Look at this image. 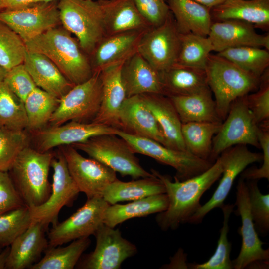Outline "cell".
Wrapping results in <instances>:
<instances>
[{"label": "cell", "mask_w": 269, "mask_h": 269, "mask_svg": "<svg viewBox=\"0 0 269 269\" xmlns=\"http://www.w3.org/2000/svg\"><path fill=\"white\" fill-rule=\"evenodd\" d=\"M101 71H95L85 82L74 85L61 99L50 119V126H59L69 121L92 122L101 101Z\"/></svg>", "instance_id": "cell-9"}, {"label": "cell", "mask_w": 269, "mask_h": 269, "mask_svg": "<svg viewBox=\"0 0 269 269\" xmlns=\"http://www.w3.org/2000/svg\"><path fill=\"white\" fill-rule=\"evenodd\" d=\"M0 21L12 29L24 42L61 23L57 5L53 2L0 11Z\"/></svg>", "instance_id": "cell-17"}, {"label": "cell", "mask_w": 269, "mask_h": 269, "mask_svg": "<svg viewBox=\"0 0 269 269\" xmlns=\"http://www.w3.org/2000/svg\"><path fill=\"white\" fill-rule=\"evenodd\" d=\"M109 205L102 197L87 199L84 205L68 218L53 224L48 233L49 246L61 245L94 235L103 223Z\"/></svg>", "instance_id": "cell-14"}, {"label": "cell", "mask_w": 269, "mask_h": 269, "mask_svg": "<svg viewBox=\"0 0 269 269\" xmlns=\"http://www.w3.org/2000/svg\"><path fill=\"white\" fill-rule=\"evenodd\" d=\"M235 205L224 204L221 209L223 214V225L220 230V236L217 245L213 255L206 262L201 263L189 264L191 269H233V264L230 259L232 244L229 242V221L233 211Z\"/></svg>", "instance_id": "cell-39"}, {"label": "cell", "mask_w": 269, "mask_h": 269, "mask_svg": "<svg viewBox=\"0 0 269 269\" xmlns=\"http://www.w3.org/2000/svg\"><path fill=\"white\" fill-rule=\"evenodd\" d=\"M57 7L63 27L76 36L82 48L90 57L106 36L98 0H60Z\"/></svg>", "instance_id": "cell-5"}, {"label": "cell", "mask_w": 269, "mask_h": 269, "mask_svg": "<svg viewBox=\"0 0 269 269\" xmlns=\"http://www.w3.org/2000/svg\"><path fill=\"white\" fill-rule=\"evenodd\" d=\"M121 78L127 98L144 94L164 95L160 73L137 52L124 62Z\"/></svg>", "instance_id": "cell-23"}, {"label": "cell", "mask_w": 269, "mask_h": 269, "mask_svg": "<svg viewBox=\"0 0 269 269\" xmlns=\"http://www.w3.org/2000/svg\"><path fill=\"white\" fill-rule=\"evenodd\" d=\"M222 123L194 122L182 124L181 132L186 150L199 158L209 160L213 137L220 129Z\"/></svg>", "instance_id": "cell-34"}, {"label": "cell", "mask_w": 269, "mask_h": 269, "mask_svg": "<svg viewBox=\"0 0 269 269\" xmlns=\"http://www.w3.org/2000/svg\"><path fill=\"white\" fill-rule=\"evenodd\" d=\"M269 267V260L256 261L247 266L245 269H267Z\"/></svg>", "instance_id": "cell-51"}, {"label": "cell", "mask_w": 269, "mask_h": 269, "mask_svg": "<svg viewBox=\"0 0 269 269\" xmlns=\"http://www.w3.org/2000/svg\"><path fill=\"white\" fill-rule=\"evenodd\" d=\"M141 95L162 131L165 146L187 151L182 135V123L170 99L162 94Z\"/></svg>", "instance_id": "cell-27"}, {"label": "cell", "mask_w": 269, "mask_h": 269, "mask_svg": "<svg viewBox=\"0 0 269 269\" xmlns=\"http://www.w3.org/2000/svg\"><path fill=\"white\" fill-rule=\"evenodd\" d=\"M245 96L231 104L224 122L214 137L209 160H216L222 152L238 145H250L260 148L258 125L247 105Z\"/></svg>", "instance_id": "cell-10"}, {"label": "cell", "mask_w": 269, "mask_h": 269, "mask_svg": "<svg viewBox=\"0 0 269 269\" xmlns=\"http://www.w3.org/2000/svg\"><path fill=\"white\" fill-rule=\"evenodd\" d=\"M93 251L82 257L76 267L82 269H118L127 258L137 253L135 245L123 238L118 229L103 223L94 234Z\"/></svg>", "instance_id": "cell-13"}, {"label": "cell", "mask_w": 269, "mask_h": 269, "mask_svg": "<svg viewBox=\"0 0 269 269\" xmlns=\"http://www.w3.org/2000/svg\"><path fill=\"white\" fill-rule=\"evenodd\" d=\"M71 145L122 176H129L136 179L153 176L141 166L128 143L116 134L98 135Z\"/></svg>", "instance_id": "cell-7"}, {"label": "cell", "mask_w": 269, "mask_h": 269, "mask_svg": "<svg viewBox=\"0 0 269 269\" xmlns=\"http://www.w3.org/2000/svg\"><path fill=\"white\" fill-rule=\"evenodd\" d=\"M182 124L194 122H222L209 87L191 95L168 97Z\"/></svg>", "instance_id": "cell-30"}, {"label": "cell", "mask_w": 269, "mask_h": 269, "mask_svg": "<svg viewBox=\"0 0 269 269\" xmlns=\"http://www.w3.org/2000/svg\"><path fill=\"white\" fill-rule=\"evenodd\" d=\"M213 51L241 46L263 47L269 50V34L261 35L251 24L238 20L217 21L212 23L208 35Z\"/></svg>", "instance_id": "cell-19"}, {"label": "cell", "mask_w": 269, "mask_h": 269, "mask_svg": "<svg viewBox=\"0 0 269 269\" xmlns=\"http://www.w3.org/2000/svg\"><path fill=\"white\" fill-rule=\"evenodd\" d=\"M53 170L50 195L42 204L30 209L33 222H38L47 229L50 223L57 222L64 206H70L80 191L71 177L65 159L58 149L52 160Z\"/></svg>", "instance_id": "cell-11"}, {"label": "cell", "mask_w": 269, "mask_h": 269, "mask_svg": "<svg viewBox=\"0 0 269 269\" xmlns=\"http://www.w3.org/2000/svg\"><path fill=\"white\" fill-rule=\"evenodd\" d=\"M217 54L244 70L260 78L269 66L268 50L255 46H241L226 49Z\"/></svg>", "instance_id": "cell-38"}, {"label": "cell", "mask_w": 269, "mask_h": 269, "mask_svg": "<svg viewBox=\"0 0 269 269\" xmlns=\"http://www.w3.org/2000/svg\"><path fill=\"white\" fill-rule=\"evenodd\" d=\"M205 71L208 85L214 95L217 113L222 121L233 102L256 90L260 82V77L217 54L209 55Z\"/></svg>", "instance_id": "cell-4"}, {"label": "cell", "mask_w": 269, "mask_h": 269, "mask_svg": "<svg viewBox=\"0 0 269 269\" xmlns=\"http://www.w3.org/2000/svg\"><path fill=\"white\" fill-rule=\"evenodd\" d=\"M180 34L207 37L213 23L211 9L193 0H166Z\"/></svg>", "instance_id": "cell-29"}, {"label": "cell", "mask_w": 269, "mask_h": 269, "mask_svg": "<svg viewBox=\"0 0 269 269\" xmlns=\"http://www.w3.org/2000/svg\"><path fill=\"white\" fill-rule=\"evenodd\" d=\"M148 29L130 30L105 36L90 56L93 72L124 62L135 53L141 37Z\"/></svg>", "instance_id": "cell-21"}, {"label": "cell", "mask_w": 269, "mask_h": 269, "mask_svg": "<svg viewBox=\"0 0 269 269\" xmlns=\"http://www.w3.org/2000/svg\"><path fill=\"white\" fill-rule=\"evenodd\" d=\"M1 0H0V2Z\"/></svg>", "instance_id": "cell-55"}, {"label": "cell", "mask_w": 269, "mask_h": 269, "mask_svg": "<svg viewBox=\"0 0 269 269\" xmlns=\"http://www.w3.org/2000/svg\"><path fill=\"white\" fill-rule=\"evenodd\" d=\"M56 0H35L34 4L41 3H49V2H54Z\"/></svg>", "instance_id": "cell-54"}, {"label": "cell", "mask_w": 269, "mask_h": 269, "mask_svg": "<svg viewBox=\"0 0 269 269\" xmlns=\"http://www.w3.org/2000/svg\"><path fill=\"white\" fill-rule=\"evenodd\" d=\"M166 1V0H165Z\"/></svg>", "instance_id": "cell-56"}, {"label": "cell", "mask_w": 269, "mask_h": 269, "mask_svg": "<svg viewBox=\"0 0 269 269\" xmlns=\"http://www.w3.org/2000/svg\"><path fill=\"white\" fill-rule=\"evenodd\" d=\"M115 134L124 139L134 153L149 156L173 167L176 171L175 177L180 181L203 173L213 163L188 151L169 148L152 139L132 135L119 129Z\"/></svg>", "instance_id": "cell-8"}, {"label": "cell", "mask_w": 269, "mask_h": 269, "mask_svg": "<svg viewBox=\"0 0 269 269\" xmlns=\"http://www.w3.org/2000/svg\"><path fill=\"white\" fill-rule=\"evenodd\" d=\"M259 89L255 93L245 95L248 107L257 124L269 121V76L267 69L260 77Z\"/></svg>", "instance_id": "cell-45"}, {"label": "cell", "mask_w": 269, "mask_h": 269, "mask_svg": "<svg viewBox=\"0 0 269 269\" xmlns=\"http://www.w3.org/2000/svg\"><path fill=\"white\" fill-rule=\"evenodd\" d=\"M137 9L151 27L162 24L171 11L165 0H133Z\"/></svg>", "instance_id": "cell-47"}, {"label": "cell", "mask_w": 269, "mask_h": 269, "mask_svg": "<svg viewBox=\"0 0 269 269\" xmlns=\"http://www.w3.org/2000/svg\"><path fill=\"white\" fill-rule=\"evenodd\" d=\"M46 230L40 223L32 222L10 245L5 269H30L38 262L49 246L45 234Z\"/></svg>", "instance_id": "cell-24"}, {"label": "cell", "mask_w": 269, "mask_h": 269, "mask_svg": "<svg viewBox=\"0 0 269 269\" xmlns=\"http://www.w3.org/2000/svg\"><path fill=\"white\" fill-rule=\"evenodd\" d=\"M90 243L87 237L73 240L63 247L48 246L44 256L30 269H72Z\"/></svg>", "instance_id": "cell-35"}, {"label": "cell", "mask_w": 269, "mask_h": 269, "mask_svg": "<svg viewBox=\"0 0 269 269\" xmlns=\"http://www.w3.org/2000/svg\"><path fill=\"white\" fill-rule=\"evenodd\" d=\"M168 206V199L166 193L148 196L125 204L110 205L105 211L103 223L115 228L130 219L164 211Z\"/></svg>", "instance_id": "cell-31"}, {"label": "cell", "mask_w": 269, "mask_h": 269, "mask_svg": "<svg viewBox=\"0 0 269 269\" xmlns=\"http://www.w3.org/2000/svg\"><path fill=\"white\" fill-rule=\"evenodd\" d=\"M118 129L93 122L69 121L29 132L35 149L45 152L55 147L84 142L98 135L115 134Z\"/></svg>", "instance_id": "cell-16"}, {"label": "cell", "mask_w": 269, "mask_h": 269, "mask_svg": "<svg viewBox=\"0 0 269 269\" xmlns=\"http://www.w3.org/2000/svg\"><path fill=\"white\" fill-rule=\"evenodd\" d=\"M30 143V135L26 130L0 126V170L8 171L19 153Z\"/></svg>", "instance_id": "cell-41"}, {"label": "cell", "mask_w": 269, "mask_h": 269, "mask_svg": "<svg viewBox=\"0 0 269 269\" xmlns=\"http://www.w3.org/2000/svg\"><path fill=\"white\" fill-rule=\"evenodd\" d=\"M165 193L164 184L153 174L151 177L129 182L117 179L106 187L102 198L110 205H112L119 202L134 201Z\"/></svg>", "instance_id": "cell-32"}, {"label": "cell", "mask_w": 269, "mask_h": 269, "mask_svg": "<svg viewBox=\"0 0 269 269\" xmlns=\"http://www.w3.org/2000/svg\"><path fill=\"white\" fill-rule=\"evenodd\" d=\"M32 222L30 209L26 206L0 215V248L9 246Z\"/></svg>", "instance_id": "cell-43"}, {"label": "cell", "mask_w": 269, "mask_h": 269, "mask_svg": "<svg viewBox=\"0 0 269 269\" xmlns=\"http://www.w3.org/2000/svg\"><path fill=\"white\" fill-rule=\"evenodd\" d=\"M60 99L38 87L24 102L27 118L26 130L31 132L46 127L56 110Z\"/></svg>", "instance_id": "cell-36"}, {"label": "cell", "mask_w": 269, "mask_h": 269, "mask_svg": "<svg viewBox=\"0 0 269 269\" xmlns=\"http://www.w3.org/2000/svg\"><path fill=\"white\" fill-rule=\"evenodd\" d=\"M124 62L101 71L102 97L99 109L92 122L120 129L119 114L126 94L121 78Z\"/></svg>", "instance_id": "cell-22"}, {"label": "cell", "mask_w": 269, "mask_h": 269, "mask_svg": "<svg viewBox=\"0 0 269 269\" xmlns=\"http://www.w3.org/2000/svg\"><path fill=\"white\" fill-rule=\"evenodd\" d=\"M160 75L167 97L191 95L209 87L204 69L175 65Z\"/></svg>", "instance_id": "cell-33"}, {"label": "cell", "mask_w": 269, "mask_h": 269, "mask_svg": "<svg viewBox=\"0 0 269 269\" xmlns=\"http://www.w3.org/2000/svg\"><path fill=\"white\" fill-rule=\"evenodd\" d=\"M223 166L219 156L212 165L203 173L190 178L180 181L175 177L170 178L151 169V173L164 184L168 199L166 210L156 217L161 230H175L189 219L200 208V199L203 194L221 176Z\"/></svg>", "instance_id": "cell-1"}, {"label": "cell", "mask_w": 269, "mask_h": 269, "mask_svg": "<svg viewBox=\"0 0 269 269\" xmlns=\"http://www.w3.org/2000/svg\"><path fill=\"white\" fill-rule=\"evenodd\" d=\"M23 206L8 172L0 170V215Z\"/></svg>", "instance_id": "cell-48"}, {"label": "cell", "mask_w": 269, "mask_h": 269, "mask_svg": "<svg viewBox=\"0 0 269 269\" xmlns=\"http://www.w3.org/2000/svg\"><path fill=\"white\" fill-rule=\"evenodd\" d=\"M23 64L37 87L59 99L74 86L42 54L27 51Z\"/></svg>", "instance_id": "cell-25"}, {"label": "cell", "mask_w": 269, "mask_h": 269, "mask_svg": "<svg viewBox=\"0 0 269 269\" xmlns=\"http://www.w3.org/2000/svg\"><path fill=\"white\" fill-rule=\"evenodd\" d=\"M211 14L216 21L238 20L268 30L269 0H227L211 9Z\"/></svg>", "instance_id": "cell-26"}, {"label": "cell", "mask_w": 269, "mask_h": 269, "mask_svg": "<svg viewBox=\"0 0 269 269\" xmlns=\"http://www.w3.org/2000/svg\"><path fill=\"white\" fill-rule=\"evenodd\" d=\"M3 82L23 103L28 95L37 87L23 63L7 71Z\"/></svg>", "instance_id": "cell-46"}, {"label": "cell", "mask_w": 269, "mask_h": 269, "mask_svg": "<svg viewBox=\"0 0 269 269\" xmlns=\"http://www.w3.org/2000/svg\"><path fill=\"white\" fill-rule=\"evenodd\" d=\"M0 126L20 130L27 127L24 103L3 81L0 83Z\"/></svg>", "instance_id": "cell-40"}, {"label": "cell", "mask_w": 269, "mask_h": 269, "mask_svg": "<svg viewBox=\"0 0 269 269\" xmlns=\"http://www.w3.org/2000/svg\"><path fill=\"white\" fill-rule=\"evenodd\" d=\"M258 180H247L250 209L255 228L262 236L269 232V194H262Z\"/></svg>", "instance_id": "cell-44"}, {"label": "cell", "mask_w": 269, "mask_h": 269, "mask_svg": "<svg viewBox=\"0 0 269 269\" xmlns=\"http://www.w3.org/2000/svg\"><path fill=\"white\" fill-rule=\"evenodd\" d=\"M194 1L210 9L215 6L222 4L227 0H193Z\"/></svg>", "instance_id": "cell-50"}, {"label": "cell", "mask_w": 269, "mask_h": 269, "mask_svg": "<svg viewBox=\"0 0 269 269\" xmlns=\"http://www.w3.org/2000/svg\"><path fill=\"white\" fill-rule=\"evenodd\" d=\"M7 71L0 66V83L3 81Z\"/></svg>", "instance_id": "cell-53"}, {"label": "cell", "mask_w": 269, "mask_h": 269, "mask_svg": "<svg viewBox=\"0 0 269 269\" xmlns=\"http://www.w3.org/2000/svg\"><path fill=\"white\" fill-rule=\"evenodd\" d=\"M24 43L27 51L46 56L74 85L85 82L93 74L90 56L64 27L52 28Z\"/></svg>", "instance_id": "cell-2"}, {"label": "cell", "mask_w": 269, "mask_h": 269, "mask_svg": "<svg viewBox=\"0 0 269 269\" xmlns=\"http://www.w3.org/2000/svg\"><path fill=\"white\" fill-rule=\"evenodd\" d=\"M54 154L29 145L19 153L8 171L26 206H38L48 199L51 189L48 175Z\"/></svg>", "instance_id": "cell-3"}, {"label": "cell", "mask_w": 269, "mask_h": 269, "mask_svg": "<svg viewBox=\"0 0 269 269\" xmlns=\"http://www.w3.org/2000/svg\"><path fill=\"white\" fill-rule=\"evenodd\" d=\"M104 17L106 35L151 28L133 0H98Z\"/></svg>", "instance_id": "cell-28"}, {"label": "cell", "mask_w": 269, "mask_h": 269, "mask_svg": "<svg viewBox=\"0 0 269 269\" xmlns=\"http://www.w3.org/2000/svg\"><path fill=\"white\" fill-rule=\"evenodd\" d=\"M120 130L154 140L165 146L162 131L142 95L126 98L119 114Z\"/></svg>", "instance_id": "cell-20"}, {"label": "cell", "mask_w": 269, "mask_h": 269, "mask_svg": "<svg viewBox=\"0 0 269 269\" xmlns=\"http://www.w3.org/2000/svg\"><path fill=\"white\" fill-rule=\"evenodd\" d=\"M27 49L21 38L0 21V66L6 71L23 64Z\"/></svg>", "instance_id": "cell-42"}, {"label": "cell", "mask_w": 269, "mask_h": 269, "mask_svg": "<svg viewBox=\"0 0 269 269\" xmlns=\"http://www.w3.org/2000/svg\"><path fill=\"white\" fill-rule=\"evenodd\" d=\"M262 151L263 153L253 152L250 151L246 145H238L222 152L219 157L222 163L223 172L219 184L211 198L201 205L187 223L200 224L211 210L221 208L224 204L235 179L250 164L262 162L259 171L263 174L269 173V149L264 148Z\"/></svg>", "instance_id": "cell-6"}, {"label": "cell", "mask_w": 269, "mask_h": 269, "mask_svg": "<svg viewBox=\"0 0 269 269\" xmlns=\"http://www.w3.org/2000/svg\"><path fill=\"white\" fill-rule=\"evenodd\" d=\"M58 148L80 192L85 193L87 199L102 197L106 187L118 179L113 170L94 159L83 156L72 146Z\"/></svg>", "instance_id": "cell-15"}, {"label": "cell", "mask_w": 269, "mask_h": 269, "mask_svg": "<svg viewBox=\"0 0 269 269\" xmlns=\"http://www.w3.org/2000/svg\"><path fill=\"white\" fill-rule=\"evenodd\" d=\"M236 189L234 205L237 207V214L241 218L242 225L238 232L242 237V245L238 256L232 262L233 269H243L253 262L269 260V249L262 247L264 243L259 238L250 212L246 182L241 177Z\"/></svg>", "instance_id": "cell-18"}, {"label": "cell", "mask_w": 269, "mask_h": 269, "mask_svg": "<svg viewBox=\"0 0 269 269\" xmlns=\"http://www.w3.org/2000/svg\"><path fill=\"white\" fill-rule=\"evenodd\" d=\"M180 48V33L171 12L162 24L145 32L137 52L161 73L176 65Z\"/></svg>", "instance_id": "cell-12"}, {"label": "cell", "mask_w": 269, "mask_h": 269, "mask_svg": "<svg viewBox=\"0 0 269 269\" xmlns=\"http://www.w3.org/2000/svg\"><path fill=\"white\" fill-rule=\"evenodd\" d=\"M9 251V247H6L1 253H0V269L5 268V265L7 256Z\"/></svg>", "instance_id": "cell-52"}, {"label": "cell", "mask_w": 269, "mask_h": 269, "mask_svg": "<svg viewBox=\"0 0 269 269\" xmlns=\"http://www.w3.org/2000/svg\"><path fill=\"white\" fill-rule=\"evenodd\" d=\"M180 48L176 65L205 70L213 51L208 37L192 33L180 34Z\"/></svg>", "instance_id": "cell-37"}, {"label": "cell", "mask_w": 269, "mask_h": 269, "mask_svg": "<svg viewBox=\"0 0 269 269\" xmlns=\"http://www.w3.org/2000/svg\"><path fill=\"white\" fill-rule=\"evenodd\" d=\"M35 0H1L0 11L9 10L26 7L34 4Z\"/></svg>", "instance_id": "cell-49"}]
</instances>
